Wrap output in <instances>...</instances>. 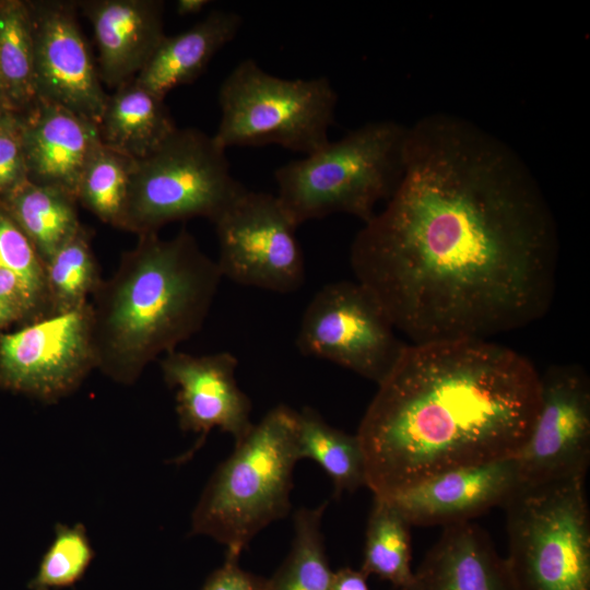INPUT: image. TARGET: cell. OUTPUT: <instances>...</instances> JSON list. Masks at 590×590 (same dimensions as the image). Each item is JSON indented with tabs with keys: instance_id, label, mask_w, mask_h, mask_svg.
<instances>
[{
	"instance_id": "ba28073f",
	"label": "cell",
	"mask_w": 590,
	"mask_h": 590,
	"mask_svg": "<svg viewBox=\"0 0 590 590\" xmlns=\"http://www.w3.org/2000/svg\"><path fill=\"white\" fill-rule=\"evenodd\" d=\"M217 101L213 138L224 150L275 144L307 155L330 141L338 94L327 76L283 79L247 58L224 79Z\"/></svg>"
},
{
	"instance_id": "4dcf8cb0",
	"label": "cell",
	"mask_w": 590,
	"mask_h": 590,
	"mask_svg": "<svg viewBox=\"0 0 590 590\" xmlns=\"http://www.w3.org/2000/svg\"><path fill=\"white\" fill-rule=\"evenodd\" d=\"M239 558L225 557L212 571L200 590H266L267 578L243 569Z\"/></svg>"
},
{
	"instance_id": "f1b7e54d",
	"label": "cell",
	"mask_w": 590,
	"mask_h": 590,
	"mask_svg": "<svg viewBox=\"0 0 590 590\" xmlns=\"http://www.w3.org/2000/svg\"><path fill=\"white\" fill-rule=\"evenodd\" d=\"M93 558L94 550L82 524H58L27 588L59 590L72 587L83 578Z\"/></svg>"
},
{
	"instance_id": "7402d4cb",
	"label": "cell",
	"mask_w": 590,
	"mask_h": 590,
	"mask_svg": "<svg viewBox=\"0 0 590 590\" xmlns=\"http://www.w3.org/2000/svg\"><path fill=\"white\" fill-rule=\"evenodd\" d=\"M0 200L44 264L82 227L76 198L64 190L26 180Z\"/></svg>"
},
{
	"instance_id": "d6986e66",
	"label": "cell",
	"mask_w": 590,
	"mask_h": 590,
	"mask_svg": "<svg viewBox=\"0 0 590 590\" xmlns=\"http://www.w3.org/2000/svg\"><path fill=\"white\" fill-rule=\"evenodd\" d=\"M241 25L237 12L211 11L188 30L165 36L133 80L164 99L172 90L197 80L213 57L234 40Z\"/></svg>"
},
{
	"instance_id": "2e32d148",
	"label": "cell",
	"mask_w": 590,
	"mask_h": 590,
	"mask_svg": "<svg viewBox=\"0 0 590 590\" xmlns=\"http://www.w3.org/2000/svg\"><path fill=\"white\" fill-rule=\"evenodd\" d=\"M20 114L27 180L76 198L85 165L102 143L97 123L40 98Z\"/></svg>"
},
{
	"instance_id": "83f0119b",
	"label": "cell",
	"mask_w": 590,
	"mask_h": 590,
	"mask_svg": "<svg viewBox=\"0 0 590 590\" xmlns=\"http://www.w3.org/2000/svg\"><path fill=\"white\" fill-rule=\"evenodd\" d=\"M133 158L101 143L79 180L76 201L106 224L119 228Z\"/></svg>"
},
{
	"instance_id": "9a60e30c",
	"label": "cell",
	"mask_w": 590,
	"mask_h": 590,
	"mask_svg": "<svg viewBox=\"0 0 590 590\" xmlns=\"http://www.w3.org/2000/svg\"><path fill=\"white\" fill-rule=\"evenodd\" d=\"M519 485L515 458H509L447 471L382 499L411 527H446L503 506Z\"/></svg>"
},
{
	"instance_id": "484cf974",
	"label": "cell",
	"mask_w": 590,
	"mask_h": 590,
	"mask_svg": "<svg viewBox=\"0 0 590 590\" xmlns=\"http://www.w3.org/2000/svg\"><path fill=\"white\" fill-rule=\"evenodd\" d=\"M327 507L299 508L294 515L290 552L275 573L267 578L266 590H331L330 568L321 519Z\"/></svg>"
},
{
	"instance_id": "e0dca14e",
	"label": "cell",
	"mask_w": 590,
	"mask_h": 590,
	"mask_svg": "<svg viewBox=\"0 0 590 590\" xmlns=\"http://www.w3.org/2000/svg\"><path fill=\"white\" fill-rule=\"evenodd\" d=\"M76 4L93 27L99 78L110 87L133 80L166 36L162 0H85Z\"/></svg>"
},
{
	"instance_id": "5b68a950",
	"label": "cell",
	"mask_w": 590,
	"mask_h": 590,
	"mask_svg": "<svg viewBox=\"0 0 590 590\" xmlns=\"http://www.w3.org/2000/svg\"><path fill=\"white\" fill-rule=\"evenodd\" d=\"M408 126L367 122L274 172L278 198L299 226L342 213L363 224L398 187L404 168Z\"/></svg>"
},
{
	"instance_id": "5bb4252c",
	"label": "cell",
	"mask_w": 590,
	"mask_h": 590,
	"mask_svg": "<svg viewBox=\"0 0 590 590\" xmlns=\"http://www.w3.org/2000/svg\"><path fill=\"white\" fill-rule=\"evenodd\" d=\"M165 384L176 391V412L182 430L199 435L186 460L203 445L213 428L229 434L234 441L251 428L249 397L236 380L237 357L223 351L194 355L172 351L160 361Z\"/></svg>"
},
{
	"instance_id": "f546056e",
	"label": "cell",
	"mask_w": 590,
	"mask_h": 590,
	"mask_svg": "<svg viewBox=\"0 0 590 590\" xmlns=\"http://www.w3.org/2000/svg\"><path fill=\"white\" fill-rule=\"evenodd\" d=\"M26 180L22 116L3 110L0 115V198Z\"/></svg>"
},
{
	"instance_id": "9c48e42d",
	"label": "cell",
	"mask_w": 590,
	"mask_h": 590,
	"mask_svg": "<svg viewBox=\"0 0 590 590\" xmlns=\"http://www.w3.org/2000/svg\"><path fill=\"white\" fill-rule=\"evenodd\" d=\"M375 296L357 281L321 287L304 310L302 355L329 361L379 385L408 345Z\"/></svg>"
},
{
	"instance_id": "52a82bcc",
	"label": "cell",
	"mask_w": 590,
	"mask_h": 590,
	"mask_svg": "<svg viewBox=\"0 0 590 590\" xmlns=\"http://www.w3.org/2000/svg\"><path fill=\"white\" fill-rule=\"evenodd\" d=\"M225 152L213 135L178 127L157 150L133 160L119 228L139 236L193 217L213 223L247 190Z\"/></svg>"
},
{
	"instance_id": "1f68e13d",
	"label": "cell",
	"mask_w": 590,
	"mask_h": 590,
	"mask_svg": "<svg viewBox=\"0 0 590 590\" xmlns=\"http://www.w3.org/2000/svg\"><path fill=\"white\" fill-rule=\"evenodd\" d=\"M367 578L361 569L342 567L333 571L331 590H369Z\"/></svg>"
},
{
	"instance_id": "603a6c76",
	"label": "cell",
	"mask_w": 590,
	"mask_h": 590,
	"mask_svg": "<svg viewBox=\"0 0 590 590\" xmlns=\"http://www.w3.org/2000/svg\"><path fill=\"white\" fill-rule=\"evenodd\" d=\"M298 460L310 459L330 477L338 498L366 486V463L357 435L329 425L312 408L297 411Z\"/></svg>"
},
{
	"instance_id": "44dd1931",
	"label": "cell",
	"mask_w": 590,
	"mask_h": 590,
	"mask_svg": "<svg viewBox=\"0 0 590 590\" xmlns=\"http://www.w3.org/2000/svg\"><path fill=\"white\" fill-rule=\"evenodd\" d=\"M177 128L164 99L134 80L108 95L98 122L102 143L133 160L157 150Z\"/></svg>"
},
{
	"instance_id": "836d02e7",
	"label": "cell",
	"mask_w": 590,
	"mask_h": 590,
	"mask_svg": "<svg viewBox=\"0 0 590 590\" xmlns=\"http://www.w3.org/2000/svg\"><path fill=\"white\" fill-rule=\"evenodd\" d=\"M0 109H8V110H10V108H9V106H8V104H7V99H5L4 93H3L1 80H0Z\"/></svg>"
},
{
	"instance_id": "3957f363",
	"label": "cell",
	"mask_w": 590,
	"mask_h": 590,
	"mask_svg": "<svg viewBox=\"0 0 590 590\" xmlns=\"http://www.w3.org/2000/svg\"><path fill=\"white\" fill-rule=\"evenodd\" d=\"M222 274L181 228L172 238L138 236L90 299L96 369L120 385L201 330Z\"/></svg>"
},
{
	"instance_id": "277c9868",
	"label": "cell",
	"mask_w": 590,
	"mask_h": 590,
	"mask_svg": "<svg viewBox=\"0 0 590 590\" xmlns=\"http://www.w3.org/2000/svg\"><path fill=\"white\" fill-rule=\"evenodd\" d=\"M297 411L271 409L235 441L216 468L191 516V534L205 535L239 558L266 527L287 516L296 450Z\"/></svg>"
},
{
	"instance_id": "d4e9b609",
	"label": "cell",
	"mask_w": 590,
	"mask_h": 590,
	"mask_svg": "<svg viewBox=\"0 0 590 590\" xmlns=\"http://www.w3.org/2000/svg\"><path fill=\"white\" fill-rule=\"evenodd\" d=\"M410 523L389 502L374 497L368 516L361 570L375 575L398 590L413 581Z\"/></svg>"
},
{
	"instance_id": "7c38bea8",
	"label": "cell",
	"mask_w": 590,
	"mask_h": 590,
	"mask_svg": "<svg viewBox=\"0 0 590 590\" xmlns=\"http://www.w3.org/2000/svg\"><path fill=\"white\" fill-rule=\"evenodd\" d=\"M514 458L520 485L587 475L590 379L580 365H551L540 374L538 413Z\"/></svg>"
},
{
	"instance_id": "ffe728a7",
	"label": "cell",
	"mask_w": 590,
	"mask_h": 590,
	"mask_svg": "<svg viewBox=\"0 0 590 590\" xmlns=\"http://www.w3.org/2000/svg\"><path fill=\"white\" fill-rule=\"evenodd\" d=\"M48 316L45 264L0 200V328Z\"/></svg>"
},
{
	"instance_id": "e575fe53",
	"label": "cell",
	"mask_w": 590,
	"mask_h": 590,
	"mask_svg": "<svg viewBox=\"0 0 590 590\" xmlns=\"http://www.w3.org/2000/svg\"><path fill=\"white\" fill-rule=\"evenodd\" d=\"M3 110H8V109H0V115H1V113H2Z\"/></svg>"
},
{
	"instance_id": "ac0fdd59",
	"label": "cell",
	"mask_w": 590,
	"mask_h": 590,
	"mask_svg": "<svg viewBox=\"0 0 590 590\" xmlns=\"http://www.w3.org/2000/svg\"><path fill=\"white\" fill-rule=\"evenodd\" d=\"M410 590H517L505 557L470 521L444 527L416 569Z\"/></svg>"
},
{
	"instance_id": "7a4b0ae2",
	"label": "cell",
	"mask_w": 590,
	"mask_h": 590,
	"mask_svg": "<svg viewBox=\"0 0 590 590\" xmlns=\"http://www.w3.org/2000/svg\"><path fill=\"white\" fill-rule=\"evenodd\" d=\"M540 374L493 340L408 344L356 433L366 487L386 498L447 471L514 458L538 413Z\"/></svg>"
},
{
	"instance_id": "8fae6325",
	"label": "cell",
	"mask_w": 590,
	"mask_h": 590,
	"mask_svg": "<svg viewBox=\"0 0 590 590\" xmlns=\"http://www.w3.org/2000/svg\"><path fill=\"white\" fill-rule=\"evenodd\" d=\"M96 369L90 302L0 333V387L46 403L74 392Z\"/></svg>"
},
{
	"instance_id": "cb8c5ba5",
	"label": "cell",
	"mask_w": 590,
	"mask_h": 590,
	"mask_svg": "<svg viewBox=\"0 0 590 590\" xmlns=\"http://www.w3.org/2000/svg\"><path fill=\"white\" fill-rule=\"evenodd\" d=\"M0 80L10 110L24 113L38 99L28 2L0 1Z\"/></svg>"
},
{
	"instance_id": "4316f807",
	"label": "cell",
	"mask_w": 590,
	"mask_h": 590,
	"mask_svg": "<svg viewBox=\"0 0 590 590\" xmlns=\"http://www.w3.org/2000/svg\"><path fill=\"white\" fill-rule=\"evenodd\" d=\"M50 315L86 305L103 281L92 249L90 232L82 225L45 264Z\"/></svg>"
},
{
	"instance_id": "6da1fadb",
	"label": "cell",
	"mask_w": 590,
	"mask_h": 590,
	"mask_svg": "<svg viewBox=\"0 0 590 590\" xmlns=\"http://www.w3.org/2000/svg\"><path fill=\"white\" fill-rule=\"evenodd\" d=\"M350 263L411 343L492 340L550 311L559 236L507 143L435 113L408 127L400 182L356 233Z\"/></svg>"
},
{
	"instance_id": "8992f818",
	"label": "cell",
	"mask_w": 590,
	"mask_h": 590,
	"mask_svg": "<svg viewBox=\"0 0 590 590\" xmlns=\"http://www.w3.org/2000/svg\"><path fill=\"white\" fill-rule=\"evenodd\" d=\"M503 506L517 590H590L586 476L521 484Z\"/></svg>"
},
{
	"instance_id": "4fadbf2b",
	"label": "cell",
	"mask_w": 590,
	"mask_h": 590,
	"mask_svg": "<svg viewBox=\"0 0 590 590\" xmlns=\"http://www.w3.org/2000/svg\"><path fill=\"white\" fill-rule=\"evenodd\" d=\"M34 27L37 96L97 123L108 94L76 19V2H28Z\"/></svg>"
},
{
	"instance_id": "30bf717a",
	"label": "cell",
	"mask_w": 590,
	"mask_h": 590,
	"mask_svg": "<svg viewBox=\"0 0 590 590\" xmlns=\"http://www.w3.org/2000/svg\"><path fill=\"white\" fill-rule=\"evenodd\" d=\"M217 267L232 282L280 294L306 280L298 225L276 194L243 192L214 222Z\"/></svg>"
},
{
	"instance_id": "d6a6232c",
	"label": "cell",
	"mask_w": 590,
	"mask_h": 590,
	"mask_svg": "<svg viewBox=\"0 0 590 590\" xmlns=\"http://www.w3.org/2000/svg\"><path fill=\"white\" fill-rule=\"evenodd\" d=\"M209 3V0H178L175 5L176 13L180 16L194 15L202 12Z\"/></svg>"
}]
</instances>
